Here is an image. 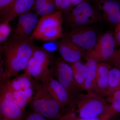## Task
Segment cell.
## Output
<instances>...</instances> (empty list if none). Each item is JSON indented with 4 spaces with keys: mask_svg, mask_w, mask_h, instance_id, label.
Instances as JSON below:
<instances>
[{
    "mask_svg": "<svg viewBox=\"0 0 120 120\" xmlns=\"http://www.w3.org/2000/svg\"><path fill=\"white\" fill-rule=\"evenodd\" d=\"M32 41L29 38L23 39L13 35L2 46L5 66L2 81L15 77L20 71L26 70L35 49Z\"/></svg>",
    "mask_w": 120,
    "mask_h": 120,
    "instance_id": "1",
    "label": "cell"
},
{
    "mask_svg": "<svg viewBox=\"0 0 120 120\" xmlns=\"http://www.w3.org/2000/svg\"><path fill=\"white\" fill-rule=\"evenodd\" d=\"M35 92L31 101L32 112L48 120H58L62 116L61 107L53 98L45 87L38 80L34 79Z\"/></svg>",
    "mask_w": 120,
    "mask_h": 120,
    "instance_id": "2",
    "label": "cell"
},
{
    "mask_svg": "<svg viewBox=\"0 0 120 120\" xmlns=\"http://www.w3.org/2000/svg\"><path fill=\"white\" fill-rule=\"evenodd\" d=\"M62 12L56 11L42 16L29 39L43 41H54L64 37Z\"/></svg>",
    "mask_w": 120,
    "mask_h": 120,
    "instance_id": "3",
    "label": "cell"
},
{
    "mask_svg": "<svg viewBox=\"0 0 120 120\" xmlns=\"http://www.w3.org/2000/svg\"><path fill=\"white\" fill-rule=\"evenodd\" d=\"M52 63V54L44 48L35 46L25 71L42 82L53 75Z\"/></svg>",
    "mask_w": 120,
    "mask_h": 120,
    "instance_id": "4",
    "label": "cell"
},
{
    "mask_svg": "<svg viewBox=\"0 0 120 120\" xmlns=\"http://www.w3.org/2000/svg\"><path fill=\"white\" fill-rule=\"evenodd\" d=\"M75 104L78 116L82 118L100 117L106 112L109 106L103 97L90 93L80 94Z\"/></svg>",
    "mask_w": 120,
    "mask_h": 120,
    "instance_id": "5",
    "label": "cell"
},
{
    "mask_svg": "<svg viewBox=\"0 0 120 120\" xmlns=\"http://www.w3.org/2000/svg\"><path fill=\"white\" fill-rule=\"evenodd\" d=\"M53 76L68 92L71 102V107L82 89L76 81L71 65L61 60L57 61L53 65Z\"/></svg>",
    "mask_w": 120,
    "mask_h": 120,
    "instance_id": "6",
    "label": "cell"
},
{
    "mask_svg": "<svg viewBox=\"0 0 120 120\" xmlns=\"http://www.w3.org/2000/svg\"><path fill=\"white\" fill-rule=\"evenodd\" d=\"M100 19L98 13L87 1L76 6L66 15L68 24L72 27L75 28L97 22Z\"/></svg>",
    "mask_w": 120,
    "mask_h": 120,
    "instance_id": "7",
    "label": "cell"
},
{
    "mask_svg": "<svg viewBox=\"0 0 120 120\" xmlns=\"http://www.w3.org/2000/svg\"><path fill=\"white\" fill-rule=\"evenodd\" d=\"M115 46L113 34L108 31L100 36L94 47L87 51L84 56L94 59L98 63L107 61L115 52Z\"/></svg>",
    "mask_w": 120,
    "mask_h": 120,
    "instance_id": "8",
    "label": "cell"
},
{
    "mask_svg": "<svg viewBox=\"0 0 120 120\" xmlns=\"http://www.w3.org/2000/svg\"><path fill=\"white\" fill-rule=\"evenodd\" d=\"M64 36V38L87 51L93 49L97 42V33L90 27L75 28Z\"/></svg>",
    "mask_w": 120,
    "mask_h": 120,
    "instance_id": "9",
    "label": "cell"
},
{
    "mask_svg": "<svg viewBox=\"0 0 120 120\" xmlns=\"http://www.w3.org/2000/svg\"><path fill=\"white\" fill-rule=\"evenodd\" d=\"M38 16L30 11L19 15L13 35L23 39L29 38L38 22Z\"/></svg>",
    "mask_w": 120,
    "mask_h": 120,
    "instance_id": "10",
    "label": "cell"
},
{
    "mask_svg": "<svg viewBox=\"0 0 120 120\" xmlns=\"http://www.w3.org/2000/svg\"><path fill=\"white\" fill-rule=\"evenodd\" d=\"M53 98L58 103L62 109L68 105L71 106L70 98L67 90L53 76L45 80L42 82Z\"/></svg>",
    "mask_w": 120,
    "mask_h": 120,
    "instance_id": "11",
    "label": "cell"
},
{
    "mask_svg": "<svg viewBox=\"0 0 120 120\" xmlns=\"http://www.w3.org/2000/svg\"><path fill=\"white\" fill-rule=\"evenodd\" d=\"M58 46L62 59L71 64L82 60L86 53L85 50L65 38L58 42Z\"/></svg>",
    "mask_w": 120,
    "mask_h": 120,
    "instance_id": "12",
    "label": "cell"
},
{
    "mask_svg": "<svg viewBox=\"0 0 120 120\" xmlns=\"http://www.w3.org/2000/svg\"><path fill=\"white\" fill-rule=\"evenodd\" d=\"M0 98L10 101L24 111L30 102L25 95L13 88L8 80L2 81L1 82Z\"/></svg>",
    "mask_w": 120,
    "mask_h": 120,
    "instance_id": "13",
    "label": "cell"
},
{
    "mask_svg": "<svg viewBox=\"0 0 120 120\" xmlns=\"http://www.w3.org/2000/svg\"><path fill=\"white\" fill-rule=\"evenodd\" d=\"M97 5L106 22L116 26L120 22V4L115 0H100Z\"/></svg>",
    "mask_w": 120,
    "mask_h": 120,
    "instance_id": "14",
    "label": "cell"
},
{
    "mask_svg": "<svg viewBox=\"0 0 120 120\" xmlns=\"http://www.w3.org/2000/svg\"><path fill=\"white\" fill-rule=\"evenodd\" d=\"M35 0H15L1 16L2 22H10L33 9Z\"/></svg>",
    "mask_w": 120,
    "mask_h": 120,
    "instance_id": "15",
    "label": "cell"
},
{
    "mask_svg": "<svg viewBox=\"0 0 120 120\" xmlns=\"http://www.w3.org/2000/svg\"><path fill=\"white\" fill-rule=\"evenodd\" d=\"M11 86L31 101L35 92L34 79L25 71L22 75L15 76L13 79L7 80Z\"/></svg>",
    "mask_w": 120,
    "mask_h": 120,
    "instance_id": "16",
    "label": "cell"
},
{
    "mask_svg": "<svg viewBox=\"0 0 120 120\" xmlns=\"http://www.w3.org/2000/svg\"><path fill=\"white\" fill-rule=\"evenodd\" d=\"M24 111L8 100L0 98V120H22Z\"/></svg>",
    "mask_w": 120,
    "mask_h": 120,
    "instance_id": "17",
    "label": "cell"
},
{
    "mask_svg": "<svg viewBox=\"0 0 120 120\" xmlns=\"http://www.w3.org/2000/svg\"><path fill=\"white\" fill-rule=\"evenodd\" d=\"M86 64L88 68V73L86 80L84 90L88 93L94 94L103 97L97 86L96 74L97 66L98 63L94 59L85 58Z\"/></svg>",
    "mask_w": 120,
    "mask_h": 120,
    "instance_id": "18",
    "label": "cell"
},
{
    "mask_svg": "<svg viewBox=\"0 0 120 120\" xmlns=\"http://www.w3.org/2000/svg\"><path fill=\"white\" fill-rule=\"evenodd\" d=\"M110 65L105 62L98 63L96 71L97 86L103 97H106L109 88V76Z\"/></svg>",
    "mask_w": 120,
    "mask_h": 120,
    "instance_id": "19",
    "label": "cell"
},
{
    "mask_svg": "<svg viewBox=\"0 0 120 120\" xmlns=\"http://www.w3.org/2000/svg\"><path fill=\"white\" fill-rule=\"evenodd\" d=\"M33 9L41 16L57 11L54 0H35Z\"/></svg>",
    "mask_w": 120,
    "mask_h": 120,
    "instance_id": "20",
    "label": "cell"
},
{
    "mask_svg": "<svg viewBox=\"0 0 120 120\" xmlns=\"http://www.w3.org/2000/svg\"><path fill=\"white\" fill-rule=\"evenodd\" d=\"M120 86V70L117 68L110 69L109 76V88L107 96L116 91Z\"/></svg>",
    "mask_w": 120,
    "mask_h": 120,
    "instance_id": "21",
    "label": "cell"
},
{
    "mask_svg": "<svg viewBox=\"0 0 120 120\" xmlns=\"http://www.w3.org/2000/svg\"><path fill=\"white\" fill-rule=\"evenodd\" d=\"M120 113V101H116L109 105L107 112L100 117L101 120H110L116 114Z\"/></svg>",
    "mask_w": 120,
    "mask_h": 120,
    "instance_id": "22",
    "label": "cell"
},
{
    "mask_svg": "<svg viewBox=\"0 0 120 120\" xmlns=\"http://www.w3.org/2000/svg\"><path fill=\"white\" fill-rule=\"evenodd\" d=\"M12 30L9 22H1L0 24V42L4 41L11 32Z\"/></svg>",
    "mask_w": 120,
    "mask_h": 120,
    "instance_id": "23",
    "label": "cell"
},
{
    "mask_svg": "<svg viewBox=\"0 0 120 120\" xmlns=\"http://www.w3.org/2000/svg\"><path fill=\"white\" fill-rule=\"evenodd\" d=\"M70 65L73 71H76L82 74L86 80L88 73V68L86 64H83L80 60L71 64Z\"/></svg>",
    "mask_w": 120,
    "mask_h": 120,
    "instance_id": "24",
    "label": "cell"
},
{
    "mask_svg": "<svg viewBox=\"0 0 120 120\" xmlns=\"http://www.w3.org/2000/svg\"><path fill=\"white\" fill-rule=\"evenodd\" d=\"M107 61L112 65L114 67L120 70V51L118 49L115 50L112 56Z\"/></svg>",
    "mask_w": 120,
    "mask_h": 120,
    "instance_id": "25",
    "label": "cell"
},
{
    "mask_svg": "<svg viewBox=\"0 0 120 120\" xmlns=\"http://www.w3.org/2000/svg\"><path fill=\"white\" fill-rule=\"evenodd\" d=\"M22 120H49L40 114L32 112L28 114H25Z\"/></svg>",
    "mask_w": 120,
    "mask_h": 120,
    "instance_id": "26",
    "label": "cell"
},
{
    "mask_svg": "<svg viewBox=\"0 0 120 120\" xmlns=\"http://www.w3.org/2000/svg\"><path fill=\"white\" fill-rule=\"evenodd\" d=\"M74 7L71 2V0H62V11L66 15L72 11Z\"/></svg>",
    "mask_w": 120,
    "mask_h": 120,
    "instance_id": "27",
    "label": "cell"
},
{
    "mask_svg": "<svg viewBox=\"0 0 120 120\" xmlns=\"http://www.w3.org/2000/svg\"><path fill=\"white\" fill-rule=\"evenodd\" d=\"M15 0H0V16L11 5Z\"/></svg>",
    "mask_w": 120,
    "mask_h": 120,
    "instance_id": "28",
    "label": "cell"
},
{
    "mask_svg": "<svg viewBox=\"0 0 120 120\" xmlns=\"http://www.w3.org/2000/svg\"><path fill=\"white\" fill-rule=\"evenodd\" d=\"M113 36L116 46H120V22L116 26Z\"/></svg>",
    "mask_w": 120,
    "mask_h": 120,
    "instance_id": "29",
    "label": "cell"
},
{
    "mask_svg": "<svg viewBox=\"0 0 120 120\" xmlns=\"http://www.w3.org/2000/svg\"><path fill=\"white\" fill-rule=\"evenodd\" d=\"M106 101L107 102L112 103L116 101H120V90H117L106 97Z\"/></svg>",
    "mask_w": 120,
    "mask_h": 120,
    "instance_id": "30",
    "label": "cell"
},
{
    "mask_svg": "<svg viewBox=\"0 0 120 120\" xmlns=\"http://www.w3.org/2000/svg\"><path fill=\"white\" fill-rule=\"evenodd\" d=\"M57 11H62V0H54Z\"/></svg>",
    "mask_w": 120,
    "mask_h": 120,
    "instance_id": "31",
    "label": "cell"
},
{
    "mask_svg": "<svg viewBox=\"0 0 120 120\" xmlns=\"http://www.w3.org/2000/svg\"><path fill=\"white\" fill-rule=\"evenodd\" d=\"M71 1L72 5L76 7L82 2L87 1V0H71Z\"/></svg>",
    "mask_w": 120,
    "mask_h": 120,
    "instance_id": "32",
    "label": "cell"
},
{
    "mask_svg": "<svg viewBox=\"0 0 120 120\" xmlns=\"http://www.w3.org/2000/svg\"><path fill=\"white\" fill-rule=\"evenodd\" d=\"M120 90V86L118 87V88H117V90ZM116 90V91H117Z\"/></svg>",
    "mask_w": 120,
    "mask_h": 120,
    "instance_id": "33",
    "label": "cell"
},
{
    "mask_svg": "<svg viewBox=\"0 0 120 120\" xmlns=\"http://www.w3.org/2000/svg\"><path fill=\"white\" fill-rule=\"evenodd\" d=\"M57 120H61V119H60V118L59 119H58Z\"/></svg>",
    "mask_w": 120,
    "mask_h": 120,
    "instance_id": "34",
    "label": "cell"
},
{
    "mask_svg": "<svg viewBox=\"0 0 120 120\" xmlns=\"http://www.w3.org/2000/svg\"><path fill=\"white\" fill-rule=\"evenodd\" d=\"M117 120H120V118H118V119H117Z\"/></svg>",
    "mask_w": 120,
    "mask_h": 120,
    "instance_id": "35",
    "label": "cell"
},
{
    "mask_svg": "<svg viewBox=\"0 0 120 120\" xmlns=\"http://www.w3.org/2000/svg\"><path fill=\"white\" fill-rule=\"evenodd\" d=\"M118 50H119L120 51V49H118Z\"/></svg>",
    "mask_w": 120,
    "mask_h": 120,
    "instance_id": "36",
    "label": "cell"
}]
</instances>
